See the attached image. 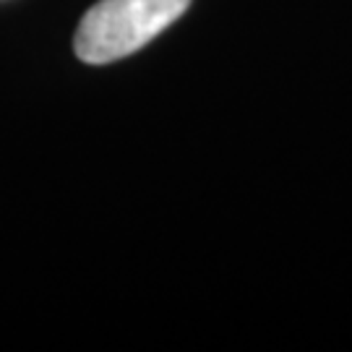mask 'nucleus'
<instances>
[{
    "mask_svg": "<svg viewBox=\"0 0 352 352\" xmlns=\"http://www.w3.org/2000/svg\"><path fill=\"white\" fill-rule=\"evenodd\" d=\"M190 0H100L76 32V55L91 65L128 58L177 21Z\"/></svg>",
    "mask_w": 352,
    "mask_h": 352,
    "instance_id": "obj_1",
    "label": "nucleus"
}]
</instances>
